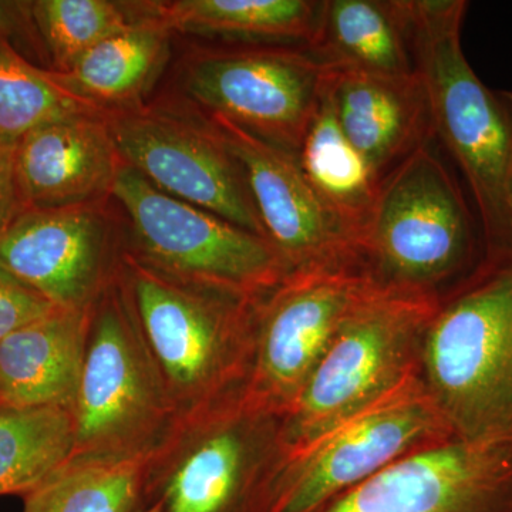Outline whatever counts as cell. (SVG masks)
Returning a JSON list of instances; mask_svg holds the SVG:
<instances>
[{
	"label": "cell",
	"mask_w": 512,
	"mask_h": 512,
	"mask_svg": "<svg viewBox=\"0 0 512 512\" xmlns=\"http://www.w3.org/2000/svg\"><path fill=\"white\" fill-rule=\"evenodd\" d=\"M416 70L429 97L434 136L473 198L484 261L512 262V93L490 89L461 47L464 0H407Z\"/></svg>",
	"instance_id": "obj_1"
},
{
	"label": "cell",
	"mask_w": 512,
	"mask_h": 512,
	"mask_svg": "<svg viewBox=\"0 0 512 512\" xmlns=\"http://www.w3.org/2000/svg\"><path fill=\"white\" fill-rule=\"evenodd\" d=\"M117 274L177 419L244 392L259 295L185 284L126 254Z\"/></svg>",
	"instance_id": "obj_2"
},
{
	"label": "cell",
	"mask_w": 512,
	"mask_h": 512,
	"mask_svg": "<svg viewBox=\"0 0 512 512\" xmlns=\"http://www.w3.org/2000/svg\"><path fill=\"white\" fill-rule=\"evenodd\" d=\"M357 248L380 288L440 298L481 265L480 222L436 140L380 181Z\"/></svg>",
	"instance_id": "obj_3"
},
{
	"label": "cell",
	"mask_w": 512,
	"mask_h": 512,
	"mask_svg": "<svg viewBox=\"0 0 512 512\" xmlns=\"http://www.w3.org/2000/svg\"><path fill=\"white\" fill-rule=\"evenodd\" d=\"M420 377L456 439L512 426V262H481L441 298Z\"/></svg>",
	"instance_id": "obj_4"
},
{
	"label": "cell",
	"mask_w": 512,
	"mask_h": 512,
	"mask_svg": "<svg viewBox=\"0 0 512 512\" xmlns=\"http://www.w3.org/2000/svg\"><path fill=\"white\" fill-rule=\"evenodd\" d=\"M441 298L376 286L350 313L282 416V454L319 439L419 375Z\"/></svg>",
	"instance_id": "obj_5"
},
{
	"label": "cell",
	"mask_w": 512,
	"mask_h": 512,
	"mask_svg": "<svg viewBox=\"0 0 512 512\" xmlns=\"http://www.w3.org/2000/svg\"><path fill=\"white\" fill-rule=\"evenodd\" d=\"M282 451L281 414L251 402L244 392L185 414L147 458V507L261 512Z\"/></svg>",
	"instance_id": "obj_6"
},
{
	"label": "cell",
	"mask_w": 512,
	"mask_h": 512,
	"mask_svg": "<svg viewBox=\"0 0 512 512\" xmlns=\"http://www.w3.org/2000/svg\"><path fill=\"white\" fill-rule=\"evenodd\" d=\"M72 414L70 460L147 458L177 420L117 272L90 311Z\"/></svg>",
	"instance_id": "obj_7"
},
{
	"label": "cell",
	"mask_w": 512,
	"mask_h": 512,
	"mask_svg": "<svg viewBox=\"0 0 512 512\" xmlns=\"http://www.w3.org/2000/svg\"><path fill=\"white\" fill-rule=\"evenodd\" d=\"M454 439L419 375L301 448L282 454L261 512H322L400 458Z\"/></svg>",
	"instance_id": "obj_8"
},
{
	"label": "cell",
	"mask_w": 512,
	"mask_h": 512,
	"mask_svg": "<svg viewBox=\"0 0 512 512\" xmlns=\"http://www.w3.org/2000/svg\"><path fill=\"white\" fill-rule=\"evenodd\" d=\"M111 195L130 221L131 245L123 254L158 274L247 296L262 295L288 275L268 239L165 194L124 161Z\"/></svg>",
	"instance_id": "obj_9"
},
{
	"label": "cell",
	"mask_w": 512,
	"mask_h": 512,
	"mask_svg": "<svg viewBox=\"0 0 512 512\" xmlns=\"http://www.w3.org/2000/svg\"><path fill=\"white\" fill-rule=\"evenodd\" d=\"M363 269L292 272L259 295L244 394L284 416L339 329L376 288Z\"/></svg>",
	"instance_id": "obj_10"
},
{
	"label": "cell",
	"mask_w": 512,
	"mask_h": 512,
	"mask_svg": "<svg viewBox=\"0 0 512 512\" xmlns=\"http://www.w3.org/2000/svg\"><path fill=\"white\" fill-rule=\"evenodd\" d=\"M328 72L303 46L212 50L188 63L184 86L208 117L296 157Z\"/></svg>",
	"instance_id": "obj_11"
},
{
	"label": "cell",
	"mask_w": 512,
	"mask_h": 512,
	"mask_svg": "<svg viewBox=\"0 0 512 512\" xmlns=\"http://www.w3.org/2000/svg\"><path fill=\"white\" fill-rule=\"evenodd\" d=\"M104 114L121 160L158 190L265 237L244 170L207 120L136 106Z\"/></svg>",
	"instance_id": "obj_12"
},
{
	"label": "cell",
	"mask_w": 512,
	"mask_h": 512,
	"mask_svg": "<svg viewBox=\"0 0 512 512\" xmlns=\"http://www.w3.org/2000/svg\"><path fill=\"white\" fill-rule=\"evenodd\" d=\"M322 512H512V426L400 458Z\"/></svg>",
	"instance_id": "obj_13"
},
{
	"label": "cell",
	"mask_w": 512,
	"mask_h": 512,
	"mask_svg": "<svg viewBox=\"0 0 512 512\" xmlns=\"http://www.w3.org/2000/svg\"><path fill=\"white\" fill-rule=\"evenodd\" d=\"M207 121L244 170L265 237L288 274L363 269L355 241L319 200L296 157L227 120Z\"/></svg>",
	"instance_id": "obj_14"
},
{
	"label": "cell",
	"mask_w": 512,
	"mask_h": 512,
	"mask_svg": "<svg viewBox=\"0 0 512 512\" xmlns=\"http://www.w3.org/2000/svg\"><path fill=\"white\" fill-rule=\"evenodd\" d=\"M119 261L96 204L28 208L0 232V266L60 309H92Z\"/></svg>",
	"instance_id": "obj_15"
},
{
	"label": "cell",
	"mask_w": 512,
	"mask_h": 512,
	"mask_svg": "<svg viewBox=\"0 0 512 512\" xmlns=\"http://www.w3.org/2000/svg\"><path fill=\"white\" fill-rule=\"evenodd\" d=\"M121 164L104 111L36 128L16 143L23 210L97 204L111 195Z\"/></svg>",
	"instance_id": "obj_16"
},
{
	"label": "cell",
	"mask_w": 512,
	"mask_h": 512,
	"mask_svg": "<svg viewBox=\"0 0 512 512\" xmlns=\"http://www.w3.org/2000/svg\"><path fill=\"white\" fill-rule=\"evenodd\" d=\"M326 94L340 130L365 158L377 184L436 140L419 73L392 77L329 69Z\"/></svg>",
	"instance_id": "obj_17"
},
{
	"label": "cell",
	"mask_w": 512,
	"mask_h": 512,
	"mask_svg": "<svg viewBox=\"0 0 512 512\" xmlns=\"http://www.w3.org/2000/svg\"><path fill=\"white\" fill-rule=\"evenodd\" d=\"M90 311L57 308L0 342V406L73 410Z\"/></svg>",
	"instance_id": "obj_18"
},
{
	"label": "cell",
	"mask_w": 512,
	"mask_h": 512,
	"mask_svg": "<svg viewBox=\"0 0 512 512\" xmlns=\"http://www.w3.org/2000/svg\"><path fill=\"white\" fill-rule=\"evenodd\" d=\"M306 49L332 70L392 77L417 72L407 0H323Z\"/></svg>",
	"instance_id": "obj_19"
},
{
	"label": "cell",
	"mask_w": 512,
	"mask_h": 512,
	"mask_svg": "<svg viewBox=\"0 0 512 512\" xmlns=\"http://www.w3.org/2000/svg\"><path fill=\"white\" fill-rule=\"evenodd\" d=\"M168 32L151 12L93 47L69 72H53L66 89L97 109L133 107L164 63Z\"/></svg>",
	"instance_id": "obj_20"
},
{
	"label": "cell",
	"mask_w": 512,
	"mask_h": 512,
	"mask_svg": "<svg viewBox=\"0 0 512 512\" xmlns=\"http://www.w3.org/2000/svg\"><path fill=\"white\" fill-rule=\"evenodd\" d=\"M296 161L319 200L346 229L357 248L379 184L365 158L340 130L326 87Z\"/></svg>",
	"instance_id": "obj_21"
},
{
	"label": "cell",
	"mask_w": 512,
	"mask_h": 512,
	"mask_svg": "<svg viewBox=\"0 0 512 512\" xmlns=\"http://www.w3.org/2000/svg\"><path fill=\"white\" fill-rule=\"evenodd\" d=\"M323 2L313 0H178L151 12L168 30L308 47Z\"/></svg>",
	"instance_id": "obj_22"
},
{
	"label": "cell",
	"mask_w": 512,
	"mask_h": 512,
	"mask_svg": "<svg viewBox=\"0 0 512 512\" xmlns=\"http://www.w3.org/2000/svg\"><path fill=\"white\" fill-rule=\"evenodd\" d=\"M72 410L0 406V497L28 495L72 458Z\"/></svg>",
	"instance_id": "obj_23"
},
{
	"label": "cell",
	"mask_w": 512,
	"mask_h": 512,
	"mask_svg": "<svg viewBox=\"0 0 512 512\" xmlns=\"http://www.w3.org/2000/svg\"><path fill=\"white\" fill-rule=\"evenodd\" d=\"M147 458L69 460L23 497V512H137L147 507Z\"/></svg>",
	"instance_id": "obj_24"
},
{
	"label": "cell",
	"mask_w": 512,
	"mask_h": 512,
	"mask_svg": "<svg viewBox=\"0 0 512 512\" xmlns=\"http://www.w3.org/2000/svg\"><path fill=\"white\" fill-rule=\"evenodd\" d=\"M57 79L20 55L9 42H0V140L18 143L30 131L53 121L100 113Z\"/></svg>",
	"instance_id": "obj_25"
},
{
	"label": "cell",
	"mask_w": 512,
	"mask_h": 512,
	"mask_svg": "<svg viewBox=\"0 0 512 512\" xmlns=\"http://www.w3.org/2000/svg\"><path fill=\"white\" fill-rule=\"evenodd\" d=\"M126 3L109 0H36L32 18L56 73L73 69L103 40L130 26L134 16Z\"/></svg>",
	"instance_id": "obj_26"
},
{
	"label": "cell",
	"mask_w": 512,
	"mask_h": 512,
	"mask_svg": "<svg viewBox=\"0 0 512 512\" xmlns=\"http://www.w3.org/2000/svg\"><path fill=\"white\" fill-rule=\"evenodd\" d=\"M56 306L0 266V342Z\"/></svg>",
	"instance_id": "obj_27"
},
{
	"label": "cell",
	"mask_w": 512,
	"mask_h": 512,
	"mask_svg": "<svg viewBox=\"0 0 512 512\" xmlns=\"http://www.w3.org/2000/svg\"><path fill=\"white\" fill-rule=\"evenodd\" d=\"M16 143L0 140V232L23 211L15 171Z\"/></svg>",
	"instance_id": "obj_28"
},
{
	"label": "cell",
	"mask_w": 512,
	"mask_h": 512,
	"mask_svg": "<svg viewBox=\"0 0 512 512\" xmlns=\"http://www.w3.org/2000/svg\"><path fill=\"white\" fill-rule=\"evenodd\" d=\"M35 29L32 18V2L0 0V42H10Z\"/></svg>",
	"instance_id": "obj_29"
},
{
	"label": "cell",
	"mask_w": 512,
	"mask_h": 512,
	"mask_svg": "<svg viewBox=\"0 0 512 512\" xmlns=\"http://www.w3.org/2000/svg\"><path fill=\"white\" fill-rule=\"evenodd\" d=\"M137 512H160V508H158V505H148V507L141 508V510H138Z\"/></svg>",
	"instance_id": "obj_30"
},
{
	"label": "cell",
	"mask_w": 512,
	"mask_h": 512,
	"mask_svg": "<svg viewBox=\"0 0 512 512\" xmlns=\"http://www.w3.org/2000/svg\"><path fill=\"white\" fill-rule=\"evenodd\" d=\"M508 197H510V208H511V215H512V170L510 175V185H508Z\"/></svg>",
	"instance_id": "obj_31"
}]
</instances>
